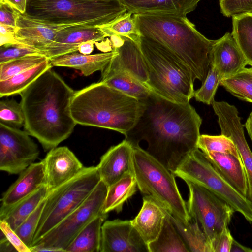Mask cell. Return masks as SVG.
<instances>
[{
  "label": "cell",
  "instance_id": "2",
  "mask_svg": "<svg viewBox=\"0 0 252 252\" xmlns=\"http://www.w3.org/2000/svg\"><path fill=\"white\" fill-rule=\"evenodd\" d=\"M75 92L50 68L20 94L24 129L45 151L57 147L73 132L77 124L70 105Z\"/></svg>",
  "mask_w": 252,
  "mask_h": 252
},
{
  "label": "cell",
  "instance_id": "42",
  "mask_svg": "<svg viewBox=\"0 0 252 252\" xmlns=\"http://www.w3.org/2000/svg\"><path fill=\"white\" fill-rule=\"evenodd\" d=\"M35 53H41L17 42L5 44L0 46V63Z\"/></svg>",
  "mask_w": 252,
  "mask_h": 252
},
{
  "label": "cell",
  "instance_id": "25",
  "mask_svg": "<svg viewBox=\"0 0 252 252\" xmlns=\"http://www.w3.org/2000/svg\"><path fill=\"white\" fill-rule=\"evenodd\" d=\"M204 154L225 180L241 194L247 197L248 183L242 159L230 154L216 152Z\"/></svg>",
  "mask_w": 252,
  "mask_h": 252
},
{
  "label": "cell",
  "instance_id": "7",
  "mask_svg": "<svg viewBox=\"0 0 252 252\" xmlns=\"http://www.w3.org/2000/svg\"><path fill=\"white\" fill-rule=\"evenodd\" d=\"M133 161L134 175L141 193L178 220L187 222L190 216L174 174L140 146L133 147Z\"/></svg>",
  "mask_w": 252,
  "mask_h": 252
},
{
  "label": "cell",
  "instance_id": "23",
  "mask_svg": "<svg viewBox=\"0 0 252 252\" xmlns=\"http://www.w3.org/2000/svg\"><path fill=\"white\" fill-rule=\"evenodd\" d=\"M166 215L167 212L158 203L151 197L144 196L142 206L131 222L143 240L148 245L158 236Z\"/></svg>",
  "mask_w": 252,
  "mask_h": 252
},
{
  "label": "cell",
  "instance_id": "37",
  "mask_svg": "<svg viewBox=\"0 0 252 252\" xmlns=\"http://www.w3.org/2000/svg\"><path fill=\"white\" fill-rule=\"evenodd\" d=\"M197 147L204 153L216 152L232 155L241 159L234 142L228 137L220 135H200Z\"/></svg>",
  "mask_w": 252,
  "mask_h": 252
},
{
  "label": "cell",
  "instance_id": "13",
  "mask_svg": "<svg viewBox=\"0 0 252 252\" xmlns=\"http://www.w3.org/2000/svg\"><path fill=\"white\" fill-rule=\"evenodd\" d=\"M212 105L218 118L221 134L234 142L240 154L247 179V197L252 203V153L246 140L238 110L225 101L214 100Z\"/></svg>",
  "mask_w": 252,
  "mask_h": 252
},
{
  "label": "cell",
  "instance_id": "18",
  "mask_svg": "<svg viewBox=\"0 0 252 252\" xmlns=\"http://www.w3.org/2000/svg\"><path fill=\"white\" fill-rule=\"evenodd\" d=\"M133 147L125 139L111 146L100 158L96 166L102 181L108 187L130 175L134 174Z\"/></svg>",
  "mask_w": 252,
  "mask_h": 252
},
{
  "label": "cell",
  "instance_id": "52",
  "mask_svg": "<svg viewBox=\"0 0 252 252\" xmlns=\"http://www.w3.org/2000/svg\"><path fill=\"white\" fill-rule=\"evenodd\" d=\"M245 126L252 142V112L250 114Z\"/></svg>",
  "mask_w": 252,
  "mask_h": 252
},
{
  "label": "cell",
  "instance_id": "49",
  "mask_svg": "<svg viewBox=\"0 0 252 252\" xmlns=\"http://www.w3.org/2000/svg\"><path fill=\"white\" fill-rule=\"evenodd\" d=\"M93 42H86L80 44L78 48V52L85 55H89L94 50Z\"/></svg>",
  "mask_w": 252,
  "mask_h": 252
},
{
  "label": "cell",
  "instance_id": "41",
  "mask_svg": "<svg viewBox=\"0 0 252 252\" xmlns=\"http://www.w3.org/2000/svg\"><path fill=\"white\" fill-rule=\"evenodd\" d=\"M221 12L227 17L252 12V0H219Z\"/></svg>",
  "mask_w": 252,
  "mask_h": 252
},
{
  "label": "cell",
  "instance_id": "5",
  "mask_svg": "<svg viewBox=\"0 0 252 252\" xmlns=\"http://www.w3.org/2000/svg\"><path fill=\"white\" fill-rule=\"evenodd\" d=\"M138 41L148 69L147 88L168 100L189 103L195 80L188 68L162 45L141 35Z\"/></svg>",
  "mask_w": 252,
  "mask_h": 252
},
{
  "label": "cell",
  "instance_id": "21",
  "mask_svg": "<svg viewBox=\"0 0 252 252\" xmlns=\"http://www.w3.org/2000/svg\"><path fill=\"white\" fill-rule=\"evenodd\" d=\"M45 185V171L42 160L34 162L19 174L17 179L3 194L0 212L4 211Z\"/></svg>",
  "mask_w": 252,
  "mask_h": 252
},
{
  "label": "cell",
  "instance_id": "34",
  "mask_svg": "<svg viewBox=\"0 0 252 252\" xmlns=\"http://www.w3.org/2000/svg\"><path fill=\"white\" fill-rule=\"evenodd\" d=\"M220 85L235 97L252 103V67L222 79Z\"/></svg>",
  "mask_w": 252,
  "mask_h": 252
},
{
  "label": "cell",
  "instance_id": "16",
  "mask_svg": "<svg viewBox=\"0 0 252 252\" xmlns=\"http://www.w3.org/2000/svg\"><path fill=\"white\" fill-rule=\"evenodd\" d=\"M107 37L99 26H70L59 31L54 40L42 50V53L50 59L78 51L79 45L83 43H96Z\"/></svg>",
  "mask_w": 252,
  "mask_h": 252
},
{
  "label": "cell",
  "instance_id": "26",
  "mask_svg": "<svg viewBox=\"0 0 252 252\" xmlns=\"http://www.w3.org/2000/svg\"><path fill=\"white\" fill-rule=\"evenodd\" d=\"M99 82L140 100L146 99L151 92L141 82L125 71L105 67Z\"/></svg>",
  "mask_w": 252,
  "mask_h": 252
},
{
  "label": "cell",
  "instance_id": "29",
  "mask_svg": "<svg viewBox=\"0 0 252 252\" xmlns=\"http://www.w3.org/2000/svg\"><path fill=\"white\" fill-rule=\"evenodd\" d=\"M169 216L189 252H213L204 232L195 219L190 216L189 220L185 223L170 214Z\"/></svg>",
  "mask_w": 252,
  "mask_h": 252
},
{
  "label": "cell",
  "instance_id": "47",
  "mask_svg": "<svg viewBox=\"0 0 252 252\" xmlns=\"http://www.w3.org/2000/svg\"><path fill=\"white\" fill-rule=\"evenodd\" d=\"M6 2L18 10L21 14L26 11L27 0H0Z\"/></svg>",
  "mask_w": 252,
  "mask_h": 252
},
{
  "label": "cell",
  "instance_id": "27",
  "mask_svg": "<svg viewBox=\"0 0 252 252\" xmlns=\"http://www.w3.org/2000/svg\"><path fill=\"white\" fill-rule=\"evenodd\" d=\"M48 193L47 188L43 185L10 208L0 212V220L5 221L15 230L45 199Z\"/></svg>",
  "mask_w": 252,
  "mask_h": 252
},
{
  "label": "cell",
  "instance_id": "24",
  "mask_svg": "<svg viewBox=\"0 0 252 252\" xmlns=\"http://www.w3.org/2000/svg\"><path fill=\"white\" fill-rule=\"evenodd\" d=\"M116 54L111 51L95 54L85 55L78 51L50 59L53 66L67 67L79 70L85 76L101 72L107 66Z\"/></svg>",
  "mask_w": 252,
  "mask_h": 252
},
{
  "label": "cell",
  "instance_id": "10",
  "mask_svg": "<svg viewBox=\"0 0 252 252\" xmlns=\"http://www.w3.org/2000/svg\"><path fill=\"white\" fill-rule=\"evenodd\" d=\"M108 186L101 180L86 200L33 246L65 250L78 233L102 214Z\"/></svg>",
  "mask_w": 252,
  "mask_h": 252
},
{
  "label": "cell",
  "instance_id": "12",
  "mask_svg": "<svg viewBox=\"0 0 252 252\" xmlns=\"http://www.w3.org/2000/svg\"><path fill=\"white\" fill-rule=\"evenodd\" d=\"M37 145L25 130L0 122V170L19 174L36 160Z\"/></svg>",
  "mask_w": 252,
  "mask_h": 252
},
{
  "label": "cell",
  "instance_id": "28",
  "mask_svg": "<svg viewBox=\"0 0 252 252\" xmlns=\"http://www.w3.org/2000/svg\"><path fill=\"white\" fill-rule=\"evenodd\" d=\"M102 213L86 225L65 250L67 252H100L101 227L108 217Z\"/></svg>",
  "mask_w": 252,
  "mask_h": 252
},
{
  "label": "cell",
  "instance_id": "30",
  "mask_svg": "<svg viewBox=\"0 0 252 252\" xmlns=\"http://www.w3.org/2000/svg\"><path fill=\"white\" fill-rule=\"evenodd\" d=\"M137 185L134 174L128 175L108 187L102 212L122 211L123 205L137 191Z\"/></svg>",
  "mask_w": 252,
  "mask_h": 252
},
{
  "label": "cell",
  "instance_id": "22",
  "mask_svg": "<svg viewBox=\"0 0 252 252\" xmlns=\"http://www.w3.org/2000/svg\"><path fill=\"white\" fill-rule=\"evenodd\" d=\"M134 14L186 17L201 0H118Z\"/></svg>",
  "mask_w": 252,
  "mask_h": 252
},
{
  "label": "cell",
  "instance_id": "40",
  "mask_svg": "<svg viewBox=\"0 0 252 252\" xmlns=\"http://www.w3.org/2000/svg\"><path fill=\"white\" fill-rule=\"evenodd\" d=\"M45 203V199L36 209L15 230L23 242L30 248Z\"/></svg>",
  "mask_w": 252,
  "mask_h": 252
},
{
  "label": "cell",
  "instance_id": "53",
  "mask_svg": "<svg viewBox=\"0 0 252 252\" xmlns=\"http://www.w3.org/2000/svg\"><path fill=\"white\" fill-rule=\"evenodd\" d=\"M95 0V1H108V0Z\"/></svg>",
  "mask_w": 252,
  "mask_h": 252
},
{
  "label": "cell",
  "instance_id": "1",
  "mask_svg": "<svg viewBox=\"0 0 252 252\" xmlns=\"http://www.w3.org/2000/svg\"><path fill=\"white\" fill-rule=\"evenodd\" d=\"M143 101V113L125 139L133 147L146 141V151L173 173L187 154L198 148L202 119L189 102H174L152 92Z\"/></svg>",
  "mask_w": 252,
  "mask_h": 252
},
{
  "label": "cell",
  "instance_id": "8",
  "mask_svg": "<svg viewBox=\"0 0 252 252\" xmlns=\"http://www.w3.org/2000/svg\"><path fill=\"white\" fill-rule=\"evenodd\" d=\"M100 180L96 166L84 167L72 179L49 191L45 199L32 246L79 206Z\"/></svg>",
  "mask_w": 252,
  "mask_h": 252
},
{
  "label": "cell",
  "instance_id": "9",
  "mask_svg": "<svg viewBox=\"0 0 252 252\" xmlns=\"http://www.w3.org/2000/svg\"><path fill=\"white\" fill-rule=\"evenodd\" d=\"M173 173L185 182L209 190L252 223V203L225 180L198 148L187 154Z\"/></svg>",
  "mask_w": 252,
  "mask_h": 252
},
{
  "label": "cell",
  "instance_id": "20",
  "mask_svg": "<svg viewBox=\"0 0 252 252\" xmlns=\"http://www.w3.org/2000/svg\"><path fill=\"white\" fill-rule=\"evenodd\" d=\"M70 26L73 25H57L38 22L20 13L15 28V42L42 53V50L54 40L59 31Z\"/></svg>",
  "mask_w": 252,
  "mask_h": 252
},
{
  "label": "cell",
  "instance_id": "3",
  "mask_svg": "<svg viewBox=\"0 0 252 252\" xmlns=\"http://www.w3.org/2000/svg\"><path fill=\"white\" fill-rule=\"evenodd\" d=\"M140 35L165 46L203 83L216 40L207 38L187 17L134 14Z\"/></svg>",
  "mask_w": 252,
  "mask_h": 252
},
{
  "label": "cell",
  "instance_id": "33",
  "mask_svg": "<svg viewBox=\"0 0 252 252\" xmlns=\"http://www.w3.org/2000/svg\"><path fill=\"white\" fill-rule=\"evenodd\" d=\"M231 34L248 64L252 66V12L232 17Z\"/></svg>",
  "mask_w": 252,
  "mask_h": 252
},
{
  "label": "cell",
  "instance_id": "31",
  "mask_svg": "<svg viewBox=\"0 0 252 252\" xmlns=\"http://www.w3.org/2000/svg\"><path fill=\"white\" fill-rule=\"evenodd\" d=\"M53 66L49 59L3 81H0V97L20 94L45 71Z\"/></svg>",
  "mask_w": 252,
  "mask_h": 252
},
{
  "label": "cell",
  "instance_id": "32",
  "mask_svg": "<svg viewBox=\"0 0 252 252\" xmlns=\"http://www.w3.org/2000/svg\"><path fill=\"white\" fill-rule=\"evenodd\" d=\"M148 246L149 252H189L167 212L158 236Z\"/></svg>",
  "mask_w": 252,
  "mask_h": 252
},
{
  "label": "cell",
  "instance_id": "38",
  "mask_svg": "<svg viewBox=\"0 0 252 252\" xmlns=\"http://www.w3.org/2000/svg\"><path fill=\"white\" fill-rule=\"evenodd\" d=\"M0 122L17 128L24 126L25 116L21 103L14 99L0 100Z\"/></svg>",
  "mask_w": 252,
  "mask_h": 252
},
{
  "label": "cell",
  "instance_id": "44",
  "mask_svg": "<svg viewBox=\"0 0 252 252\" xmlns=\"http://www.w3.org/2000/svg\"><path fill=\"white\" fill-rule=\"evenodd\" d=\"M20 13L8 3L0 0V24L16 27L17 18Z\"/></svg>",
  "mask_w": 252,
  "mask_h": 252
},
{
  "label": "cell",
  "instance_id": "17",
  "mask_svg": "<svg viewBox=\"0 0 252 252\" xmlns=\"http://www.w3.org/2000/svg\"><path fill=\"white\" fill-rule=\"evenodd\" d=\"M45 171V185L48 192L76 176L84 166L67 147H55L42 160Z\"/></svg>",
  "mask_w": 252,
  "mask_h": 252
},
{
  "label": "cell",
  "instance_id": "19",
  "mask_svg": "<svg viewBox=\"0 0 252 252\" xmlns=\"http://www.w3.org/2000/svg\"><path fill=\"white\" fill-rule=\"evenodd\" d=\"M210 64L221 80L240 71L248 63L232 34L226 32L216 40L210 56Z\"/></svg>",
  "mask_w": 252,
  "mask_h": 252
},
{
  "label": "cell",
  "instance_id": "4",
  "mask_svg": "<svg viewBox=\"0 0 252 252\" xmlns=\"http://www.w3.org/2000/svg\"><path fill=\"white\" fill-rule=\"evenodd\" d=\"M145 103L102 82L76 91L70 105L77 124L113 130L125 135L136 124Z\"/></svg>",
  "mask_w": 252,
  "mask_h": 252
},
{
  "label": "cell",
  "instance_id": "48",
  "mask_svg": "<svg viewBox=\"0 0 252 252\" xmlns=\"http://www.w3.org/2000/svg\"><path fill=\"white\" fill-rule=\"evenodd\" d=\"M17 252L14 246L7 240L6 236L1 231L0 238V252Z\"/></svg>",
  "mask_w": 252,
  "mask_h": 252
},
{
  "label": "cell",
  "instance_id": "43",
  "mask_svg": "<svg viewBox=\"0 0 252 252\" xmlns=\"http://www.w3.org/2000/svg\"><path fill=\"white\" fill-rule=\"evenodd\" d=\"M0 228L17 252H31L30 248L23 242L15 230L5 221L0 220Z\"/></svg>",
  "mask_w": 252,
  "mask_h": 252
},
{
  "label": "cell",
  "instance_id": "46",
  "mask_svg": "<svg viewBox=\"0 0 252 252\" xmlns=\"http://www.w3.org/2000/svg\"><path fill=\"white\" fill-rule=\"evenodd\" d=\"M0 44L15 42V28L0 24Z\"/></svg>",
  "mask_w": 252,
  "mask_h": 252
},
{
  "label": "cell",
  "instance_id": "14",
  "mask_svg": "<svg viewBox=\"0 0 252 252\" xmlns=\"http://www.w3.org/2000/svg\"><path fill=\"white\" fill-rule=\"evenodd\" d=\"M100 252H149L131 220H105L101 227Z\"/></svg>",
  "mask_w": 252,
  "mask_h": 252
},
{
  "label": "cell",
  "instance_id": "35",
  "mask_svg": "<svg viewBox=\"0 0 252 252\" xmlns=\"http://www.w3.org/2000/svg\"><path fill=\"white\" fill-rule=\"evenodd\" d=\"M99 27L108 37L123 36L136 40L140 35L135 15L128 11L111 22Z\"/></svg>",
  "mask_w": 252,
  "mask_h": 252
},
{
  "label": "cell",
  "instance_id": "11",
  "mask_svg": "<svg viewBox=\"0 0 252 252\" xmlns=\"http://www.w3.org/2000/svg\"><path fill=\"white\" fill-rule=\"evenodd\" d=\"M186 183L189 190L188 212L198 222L213 252L214 243L223 229L228 226L235 211L207 189L189 182Z\"/></svg>",
  "mask_w": 252,
  "mask_h": 252
},
{
  "label": "cell",
  "instance_id": "50",
  "mask_svg": "<svg viewBox=\"0 0 252 252\" xmlns=\"http://www.w3.org/2000/svg\"><path fill=\"white\" fill-rule=\"evenodd\" d=\"M230 252H252V249L241 244L234 239Z\"/></svg>",
  "mask_w": 252,
  "mask_h": 252
},
{
  "label": "cell",
  "instance_id": "45",
  "mask_svg": "<svg viewBox=\"0 0 252 252\" xmlns=\"http://www.w3.org/2000/svg\"><path fill=\"white\" fill-rule=\"evenodd\" d=\"M233 240L228 226L225 227L213 245V252H230Z\"/></svg>",
  "mask_w": 252,
  "mask_h": 252
},
{
  "label": "cell",
  "instance_id": "51",
  "mask_svg": "<svg viewBox=\"0 0 252 252\" xmlns=\"http://www.w3.org/2000/svg\"><path fill=\"white\" fill-rule=\"evenodd\" d=\"M31 252H61L62 250L50 247H41L33 246L31 248Z\"/></svg>",
  "mask_w": 252,
  "mask_h": 252
},
{
  "label": "cell",
  "instance_id": "15",
  "mask_svg": "<svg viewBox=\"0 0 252 252\" xmlns=\"http://www.w3.org/2000/svg\"><path fill=\"white\" fill-rule=\"evenodd\" d=\"M111 37L114 39L116 54L106 67L128 73L146 87L148 69L138 40L123 36Z\"/></svg>",
  "mask_w": 252,
  "mask_h": 252
},
{
  "label": "cell",
  "instance_id": "39",
  "mask_svg": "<svg viewBox=\"0 0 252 252\" xmlns=\"http://www.w3.org/2000/svg\"><path fill=\"white\" fill-rule=\"evenodd\" d=\"M220 81L221 79L216 70L210 66L201 87L195 91L194 97L196 100L207 105L212 104L214 101V96Z\"/></svg>",
  "mask_w": 252,
  "mask_h": 252
},
{
  "label": "cell",
  "instance_id": "36",
  "mask_svg": "<svg viewBox=\"0 0 252 252\" xmlns=\"http://www.w3.org/2000/svg\"><path fill=\"white\" fill-rule=\"evenodd\" d=\"M49 59L41 53H35L0 63V81L29 70Z\"/></svg>",
  "mask_w": 252,
  "mask_h": 252
},
{
  "label": "cell",
  "instance_id": "6",
  "mask_svg": "<svg viewBox=\"0 0 252 252\" xmlns=\"http://www.w3.org/2000/svg\"><path fill=\"white\" fill-rule=\"evenodd\" d=\"M126 12L118 0H27L23 14L49 24L101 26Z\"/></svg>",
  "mask_w": 252,
  "mask_h": 252
}]
</instances>
